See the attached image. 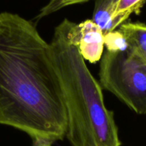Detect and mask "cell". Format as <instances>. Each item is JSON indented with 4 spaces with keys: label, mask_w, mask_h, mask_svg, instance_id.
I'll list each match as a JSON object with an SVG mask.
<instances>
[{
    "label": "cell",
    "mask_w": 146,
    "mask_h": 146,
    "mask_svg": "<svg viewBox=\"0 0 146 146\" xmlns=\"http://www.w3.org/2000/svg\"><path fill=\"white\" fill-rule=\"evenodd\" d=\"M69 35L84 60L91 63L101 60L105 46L104 35L92 20H85L79 24L72 22Z\"/></svg>",
    "instance_id": "277c9868"
},
{
    "label": "cell",
    "mask_w": 146,
    "mask_h": 146,
    "mask_svg": "<svg viewBox=\"0 0 146 146\" xmlns=\"http://www.w3.org/2000/svg\"><path fill=\"white\" fill-rule=\"evenodd\" d=\"M146 0H118L115 18L123 24L132 14H139Z\"/></svg>",
    "instance_id": "52a82bcc"
},
{
    "label": "cell",
    "mask_w": 146,
    "mask_h": 146,
    "mask_svg": "<svg viewBox=\"0 0 146 146\" xmlns=\"http://www.w3.org/2000/svg\"><path fill=\"white\" fill-rule=\"evenodd\" d=\"M100 63L101 88L139 115L146 114V61L133 47L106 50Z\"/></svg>",
    "instance_id": "3957f363"
},
{
    "label": "cell",
    "mask_w": 146,
    "mask_h": 146,
    "mask_svg": "<svg viewBox=\"0 0 146 146\" xmlns=\"http://www.w3.org/2000/svg\"><path fill=\"white\" fill-rule=\"evenodd\" d=\"M32 146H52V144L44 140H33Z\"/></svg>",
    "instance_id": "8fae6325"
},
{
    "label": "cell",
    "mask_w": 146,
    "mask_h": 146,
    "mask_svg": "<svg viewBox=\"0 0 146 146\" xmlns=\"http://www.w3.org/2000/svg\"><path fill=\"white\" fill-rule=\"evenodd\" d=\"M61 1L62 0H50L49 2L41 9V11L38 15V18L46 17L56 11L57 7Z\"/></svg>",
    "instance_id": "9c48e42d"
},
{
    "label": "cell",
    "mask_w": 146,
    "mask_h": 146,
    "mask_svg": "<svg viewBox=\"0 0 146 146\" xmlns=\"http://www.w3.org/2000/svg\"><path fill=\"white\" fill-rule=\"evenodd\" d=\"M72 22L64 19L50 43L66 110V137L71 146H121L113 112L106 106L101 85L70 38Z\"/></svg>",
    "instance_id": "7a4b0ae2"
},
{
    "label": "cell",
    "mask_w": 146,
    "mask_h": 146,
    "mask_svg": "<svg viewBox=\"0 0 146 146\" xmlns=\"http://www.w3.org/2000/svg\"><path fill=\"white\" fill-rule=\"evenodd\" d=\"M0 125L33 140H62L67 115L50 44L31 21L0 12Z\"/></svg>",
    "instance_id": "6da1fadb"
},
{
    "label": "cell",
    "mask_w": 146,
    "mask_h": 146,
    "mask_svg": "<svg viewBox=\"0 0 146 146\" xmlns=\"http://www.w3.org/2000/svg\"><path fill=\"white\" fill-rule=\"evenodd\" d=\"M90 1V0H62V1L59 3L58 7H57L56 11L61 9L64 8V7H68V6L74 5V4H82V3L87 2V1Z\"/></svg>",
    "instance_id": "30bf717a"
},
{
    "label": "cell",
    "mask_w": 146,
    "mask_h": 146,
    "mask_svg": "<svg viewBox=\"0 0 146 146\" xmlns=\"http://www.w3.org/2000/svg\"><path fill=\"white\" fill-rule=\"evenodd\" d=\"M118 31L127 44L133 47L146 61V24L141 22H124Z\"/></svg>",
    "instance_id": "8992f818"
},
{
    "label": "cell",
    "mask_w": 146,
    "mask_h": 146,
    "mask_svg": "<svg viewBox=\"0 0 146 146\" xmlns=\"http://www.w3.org/2000/svg\"><path fill=\"white\" fill-rule=\"evenodd\" d=\"M118 1V0H96L91 20L99 27L104 36L121 25L115 18Z\"/></svg>",
    "instance_id": "5b68a950"
},
{
    "label": "cell",
    "mask_w": 146,
    "mask_h": 146,
    "mask_svg": "<svg viewBox=\"0 0 146 146\" xmlns=\"http://www.w3.org/2000/svg\"><path fill=\"white\" fill-rule=\"evenodd\" d=\"M104 45L108 51H118L128 47L123 35L118 30H114L104 36Z\"/></svg>",
    "instance_id": "ba28073f"
}]
</instances>
